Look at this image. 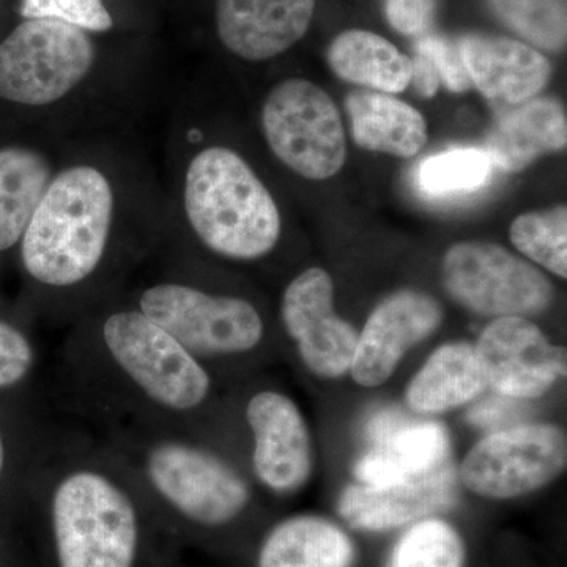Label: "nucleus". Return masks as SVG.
<instances>
[{
  "label": "nucleus",
  "instance_id": "obj_1",
  "mask_svg": "<svg viewBox=\"0 0 567 567\" xmlns=\"http://www.w3.org/2000/svg\"><path fill=\"white\" fill-rule=\"evenodd\" d=\"M59 380L84 429L140 425L215 442L216 377L118 295L71 323Z\"/></svg>",
  "mask_w": 567,
  "mask_h": 567
},
{
  "label": "nucleus",
  "instance_id": "obj_2",
  "mask_svg": "<svg viewBox=\"0 0 567 567\" xmlns=\"http://www.w3.org/2000/svg\"><path fill=\"white\" fill-rule=\"evenodd\" d=\"M55 567H140L153 513L128 470L84 427H66L33 476Z\"/></svg>",
  "mask_w": 567,
  "mask_h": 567
},
{
  "label": "nucleus",
  "instance_id": "obj_3",
  "mask_svg": "<svg viewBox=\"0 0 567 567\" xmlns=\"http://www.w3.org/2000/svg\"><path fill=\"white\" fill-rule=\"evenodd\" d=\"M117 194L92 163L55 173L20 241L22 270L43 295L51 320L73 323L107 298L117 248Z\"/></svg>",
  "mask_w": 567,
  "mask_h": 567
},
{
  "label": "nucleus",
  "instance_id": "obj_4",
  "mask_svg": "<svg viewBox=\"0 0 567 567\" xmlns=\"http://www.w3.org/2000/svg\"><path fill=\"white\" fill-rule=\"evenodd\" d=\"M89 432L128 470L153 513L178 525L226 528L252 505L249 480L210 442L140 425Z\"/></svg>",
  "mask_w": 567,
  "mask_h": 567
},
{
  "label": "nucleus",
  "instance_id": "obj_5",
  "mask_svg": "<svg viewBox=\"0 0 567 567\" xmlns=\"http://www.w3.org/2000/svg\"><path fill=\"white\" fill-rule=\"evenodd\" d=\"M182 207L194 241L230 262H256L281 240L275 197L240 153L210 145L194 153L182 181Z\"/></svg>",
  "mask_w": 567,
  "mask_h": 567
},
{
  "label": "nucleus",
  "instance_id": "obj_6",
  "mask_svg": "<svg viewBox=\"0 0 567 567\" xmlns=\"http://www.w3.org/2000/svg\"><path fill=\"white\" fill-rule=\"evenodd\" d=\"M123 298L213 375L219 364L259 352L267 338V323L252 301L208 289L183 274L181 265L153 276Z\"/></svg>",
  "mask_w": 567,
  "mask_h": 567
},
{
  "label": "nucleus",
  "instance_id": "obj_7",
  "mask_svg": "<svg viewBox=\"0 0 567 567\" xmlns=\"http://www.w3.org/2000/svg\"><path fill=\"white\" fill-rule=\"evenodd\" d=\"M87 32L54 20H25L0 43V99L29 107L71 95L95 65Z\"/></svg>",
  "mask_w": 567,
  "mask_h": 567
},
{
  "label": "nucleus",
  "instance_id": "obj_8",
  "mask_svg": "<svg viewBox=\"0 0 567 567\" xmlns=\"http://www.w3.org/2000/svg\"><path fill=\"white\" fill-rule=\"evenodd\" d=\"M260 123L271 153L292 173L327 181L344 167L346 130L331 96L315 82L290 78L265 99Z\"/></svg>",
  "mask_w": 567,
  "mask_h": 567
},
{
  "label": "nucleus",
  "instance_id": "obj_9",
  "mask_svg": "<svg viewBox=\"0 0 567 567\" xmlns=\"http://www.w3.org/2000/svg\"><path fill=\"white\" fill-rule=\"evenodd\" d=\"M443 282L457 303L483 316L539 315L554 298L551 284L536 267L487 241L451 246Z\"/></svg>",
  "mask_w": 567,
  "mask_h": 567
},
{
  "label": "nucleus",
  "instance_id": "obj_10",
  "mask_svg": "<svg viewBox=\"0 0 567 567\" xmlns=\"http://www.w3.org/2000/svg\"><path fill=\"white\" fill-rule=\"evenodd\" d=\"M567 440L551 424H528L494 432L466 454L461 480L486 498L507 499L547 486L565 472Z\"/></svg>",
  "mask_w": 567,
  "mask_h": 567
},
{
  "label": "nucleus",
  "instance_id": "obj_11",
  "mask_svg": "<svg viewBox=\"0 0 567 567\" xmlns=\"http://www.w3.org/2000/svg\"><path fill=\"white\" fill-rule=\"evenodd\" d=\"M331 276L308 268L287 284L281 298L284 331L297 346L306 368L317 377L338 379L350 371L358 334L333 308Z\"/></svg>",
  "mask_w": 567,
  "mask_h": 567
},
{
  "label": "nucleus",
  "instance_id": "obj_12",
  "mask_svg": "<svg viewBox=\"0 0 567 567\" xmlns=\"http://www.w3.org/2000/svg\"><path fill=\"white\" fill-rule=\"evenodd\" d=\"M475 353L487 386L506 398H539L566 375V350L525 317H498L477 339Z\"/></svg>",
  "mask_w": 567,
  "mask_h": 567
},
{
  "label": "nucleus",
  "instance_id": "obj_13",
  "mask_svg": "<svg viewBox=\"0 0 567 567\" xmlns=\"http://www.w3.org/2000/svg\"><path fill=\"white\" fill-rule=\"evenodd\" d=\"M241 416L252 440L254 480L278 495L303 486L312 468L311 439L292 399L271 388L254 391Z\"/></svg>",
  "mask_w": 567,
  "mask_h": 567
},
{
  "label": "nucleus",
  "instance_id": "obj_14",
  "mask_svg": "<svg viewBox=\"0 0 567 567\" xmlns=\"http://www.w3.org/2000/svg\"><path fill=\"white\" fill-rule=\"evenodd\" d=\"M443 309L431 295L402 290L382 301L358 336L350 371L361 386L385 383L413 346L434 333Z\"/></svg>",
  "mask_w": 567,
  "mask_h": 567
},
{
  "label": "nucleus",
  "instance_id": "obj_15",
  "mask_svg": "<svg viewBox=\"0 0 567 567\" xmlns=\"http://www.w3.org/2000/svg\"><path fill=\"white\" fill-rule=\"evenodd\" d=\"M456 502V470L446 458L429 472L391 486H349L339 498L338 511L353 528L385 532L443 513Z\"/></svg>",
  "mask_w": 567,
  "mask_h": 567
},
{
  "label": "nucleus",
  "instance_id": "obj_16",
  "mask_svg": "<svg viewBox=\"0 0 567 567\" xmlns=\"http://www.w3.org/2000/svg\"><path fill=\"white\" fill-rule=\"evenodd\" d=\"M316 0H218L219 40L237 58L264 62L303 39Z\"/></svg>",
  "mask_w": 567,
  "mask_h": 567
},
{
  "label": "nucleus",
  "instance_id": "obj_17",
  "mask_svg": "<svg viewBox=\"0 0 567 567\" xmlns=\"http://www.w3.org/2000/svg\"><path fill=\"white\" fill-rule=\"evenodd\" d=\"M458 48L472 85L502 111L536 99L550 81L546 55L522 41L466 35Z\"/></svg>",
  "mask_w": 567,
  "mask_h": 567
},
{
  "label": "nucleus",
  "instance_id": "obj_18",
  "mask_svg": "<svg viewBox=\"0 0 567 567\" xmlns=\"http://www.w3.org/2000/svg\"><path fill=\"white\" fill-rule=\"evenodd\" d=\"M567 144L565 107L555 99H532L503 110L488 128L484 151L492 163L518 173L547 153L563 152Z\"/></svg>",
  "mask_w": 567,
  "mask_h": 567
},
{
  "label": "nucleus",
  "instance_id": "obj_19",
  "mask_svg": "<svg viewBox=\"0 0 567 567\" xmlns=\"http://www.w3.org/2000/svg\"><path fill=\"white\" fill-rule=\"evenodd\" d=\"M447 453L450 436L445 425L434 421L413 423L405 417L360 458L354 466V476L365 486H391L442 464L450 458Z\"/></svg>",
  "mask_w": 567,
  "mask_h": 567
},
{
  "label": "nucleus",
  "instance_id": "obj_20",
  "mask_svg": "<svg viewBox=\"0 0 567 567\" xmlns=\"http://www.w3.org/2000/svg\"><path fill=\"white\" fill-rule=\"evenodd\" d=\"M346 107L353 140L364 151L412 158L427 142L423 114L390 93L350 92Z\"/></svg>",
  "mask_w": 567,
  "mask_h": 567
},
{
  "label": "nucleus",
  "instance_id": "obj_21",
  "mask_svg": "<svg viewBox=\"0 0 567 567\" xmlns=\"http://www.w3.org/2000/svg\"><path fill=\"white\" fill-rule=\"evenodd\" d=\"M354 546L344 529L316 516L279 522L265 536L257 567H352Z\"/></svg>",
  "mask_w": 567,
  "mask_h": 567
},
{
  "label": "nucleus",
  "instance_id": "obj_22",
  "mask_svg": "<svg viewBox=\"0 0 567 567\" xmlns=\"http://www.w3.org/2000/svg\"><path fill=\"white\" fill-rule=\"evenodd\" d=\"M487 383L475 347L454 342L436 349L406 388V404L421 415H434L473 401Z\"/></svg>",
  "mask_w": 567,
  "mask_h": 567
},
{
  "label": "nucleus",
  "instance_id": "obj_23",
  "mask_svg": "<svg viewBox=\"0 0 567 567\" xmlns=\"http://www.w3.org/2000/svg\"><path fill=\"white\" fill-rule=\"evenodd\" d=\"M327 59L336 76L374 92H404L412 82V59L374 32L352 29L339 33Z\"/></svg>",
  "mask_w": 567,
  "mask_h": 567
},
{
  "label": "nucleus",
  "instance_id": "obj_24",
  "mask_svg": "<svg viewBox=\"0 0 567 567\" xmlns=\"http://www.w3.org/2000/svg\"><path fill=\"white\" fill-rule=\"evenodd\" d=\"M55 173L51 159L37 148H0V252L20 245Z\"/></svg>",
  "mask_w": 567,
  "mask_h": 567
},
{
  "label": "nucleus",
  "instance_id": "obj_25",
  "mask_svg": "<svg viewBox=\"0 0 567 567\" xmlns=\"http://www.w3.org/2000/svg\"><path fill=\"white\" fill-rule=\"evenodd\" d=\"M492 166L494 163L484 148H453L420 164L417 185L432 197L475 193L491 178Z\"/></svg>",
  "mask_w": 567,
  "mask_h": 567
},
{
  "label": "nucleus",
  "instance_id": "obj_26",
  "mask_svg": "<svg viewBox=\"0 0 567 567\" xmlns=\"http://www.w3.org/2000/svg\"><path fill=\"white\" fill-rule=\"evenodd\" d=\"M511 241L551 274L567 276V210L557 205L550 210L525 213L511 224Z\"/></svg>",
  "mask_w": 567,
  "mask_h": 567
},
{
  "label": "nucleus",
  "instance_id": "obj_27",
  "mask_svg": "<svg viewBox=\"0 0 567 567\" xmlns=\"http://www.w3.org/2000/svg\"><path fill=\"white\" fill-rule=\"evenodd\" d=\"M465 548L456 529L440 518L415 522L395 543L388 567H464Z\"/></svg>",
  "mask_w": 567,
  "mask_h": 567
},
{
  "label": "nucleus",
  "instance_id": "obj_28",
  "mask_svg": "<svg viewBox=\"0 0 567 567\" xmlns=\"http://www.w3.org/2000/svg\"><path fill=\"white\" fill-rule=\"evenodd\" d=\"M507 28L550 52L566 47V0H488Z\"/></svg>",
  "mask_w": 567,
  "mask_h": 567
},
{
  "label": "nucleus",
  "instance_id": "obj_29",
  "mask_svg": "<svg viewBox=\"0 0 567 567\" xmlns=\"http://www.w3.org/2000/svg\"><path fill=\"white\" fill-rule=\"evenodd\" d=\"M40 368L35 341L20 324L0 319V393L29 385Z\"/></svg>",
  "mask_w": 567,
  "mask_h": 567
},
{
  "label": "nucleus",
  "instance_id": "obj_30",
  "mask_svg": "<svg viewBox=\"0 0 567 567\" xmlns=\"http://www.w3.org/2000/svg\"><path fill=\"white\" fill-rule=\"evenodd\" d=\"M25 20H54L84 32H107L114 25L103 0H22Z\"/></svg>",
  "mask_w": 567,
  "mask_h": 567
},
{
  "label": "nucleus",
  "instance_id": "obj_31",
  "mask_svg": "<svg viewBox=\"0 0 567 567\" xmlns=\"http://www.w3.org/2000/svg\"><path fill=\"white\" fill-rule=\"evenodd\" d=\"M415 51L432 63L440 82H443L451 92H465L472 87L458 44H454L445 37L424 33L416 41Z\"/></svg>",
  "mask_w": 567,
  "mask_h": 567
},
{
  "label": "nucleus",
  "instance_id": "obj_32",
  "mask_svg": "<svg viewBox=\"0 0 567 567\" xmlns=\"http://www.w3.org/2000/svg\"><path fill=\"white\" fill-rule=\"evenodd\" d=\"M436 0H385L386 20L402 35L421 37L431 31Z\"/></svg>",
  "mask_w": 567,
  "mask_h": 567
},
{
  "label": "nucleus",
  "instance_id": "obj_33",
  "mask_svg": "<svg viewBox=\"0 0 567 567\" xmlns=\"http://www.w3.org/2000/svg\"><path fill=\"white\" fill-rule=\"evenodd\" d=\"M511 399L513 398H509V401H503V399H488L486 402H481L475 410L470 412V420H472V423L477 425L505 423V421L509 420V416H513V413L517 410V405L514 404Z\"/></svg>",
  "mask_w": 567,
  "mask_h": 567
},
{
  "label": "nucleus",
  "instance_id": "obj_34",
  "mask_svg": "<svg viewBox=\"0 0 567 567\" xmlns=\"http://www.w3.org/2000/svg\"><path fill=\"white\" fill-rule=\"evenodd\" d=\"M412 82L415 85L416 92L425 96V99H432L439 92V74H436L434 66L424 55L416 54L415 59H412Z\"/></svg>",
  "mask_w": 567,
  "mask_h": 567
},
{
  "label": "nucleus",
  "instance_id": "obj_35",
  "mask_svg": "<svg viewBox=\"0 0 567 567\" xmlns=\"http://www.w3.org/2000/svg\"><path fill=\"white\" fill-rule=\"evenodd\" d=\"M13 446H11L9 434H7L6 424L0 417V487L9 477L10 470L13 468Z\"/></svg>",
  "mask_w": 567,
  "mask_h": 567
}]
</instances>
